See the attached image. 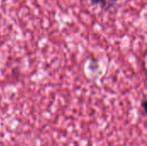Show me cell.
<instances>
[{
	"label": "cell",
	"mask_w": 147,
	"mask_h": 146,
	"mask_svg": "<svg viewBox=\"0 0 147 146\" xmlns=\"http://www.w3.org/2000/svg\"><path fill=\"white\" fill-rule=\"evenodd\" d=\"M91 1V3H93V4H96V3H101L102 0H90Z\"/></svg>",
	"instance_id": "1"
},
{
	"label": "cell",
	"mask_w": 147,
	"mask_h": 146,
	"mask_svg": "<svg viewBox=\"0 0 147 146\" xmlns=\"http://www.w3.org/2000/svg\"><path fill=\"white\" fill-rule=\"evenodd\" d=\"M113 1H115V0H113Z\"/></svg>",
	"instance_id": "2"
}]
</instances>
